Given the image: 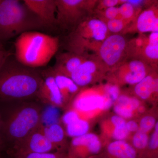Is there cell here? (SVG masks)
I'll list each match as a JSON object with an SVG mask.
<instances>
[{"mask_svg": "<svg viewBox=\"0 0 158 158\" xmlns=\"http://www.w3.org/2000/svg\"><path fill=\"white\" fill-rule=\"evenodd\" d=\"M118 15L117 19L124 21L128 25L138 16L141 11V9H136L135 7L128 1H125L118 7ZM127 25V26H128Z\"/></svg>", "mask_w": 158, "mask_h": 158, "instance_id": "obj_22", "label": "cell"}, {"mask_svg": "<svg viewBox=\"0 0 158 158\" xmlns=\"http://www.w3.org/2000/svg\"><path fill=\"white\" fill-rule=\"evenodd\" d=\"M110 71V69L96 55L92 54L71 75L69 78L81 88L104 77Z\"/></svg>", "mask_w": 158, "mask_h": 158, "instance_id": "obj_11", "label": "cell"}, {"mask_svg": "<svg viewBox=\"0 0 158 158\" xmlns=\"http://www.w3.org/2000/svg\"><path fill=\"white\" fill-rule=\"evenodd\" d=\"M44 131L58 152H62L60 147L65 138V132L60 125L54 123L48 126H43Z\"/></svg>", "mask_w": 158, "mask_h": 158, "instance_id": "obj_21", "label": "cell"}, {"mask_svg": "<svg viewBox=\"0 0 158 158\" xmlns=\"http://www.w3.org/2000/svg\"><path fill=\"white\" fill-rule=\"evenodd\" d=\"M127 40L122 34H110L99 44L94 55L112 70L126 59Z\"/></svg>", "mask_w": 158, "mask_h": 158, "instance_id": "obj_8", "label": "cell"}, {"mask_svg": "<svg viewBox=\"0 0 158 158\" xmlns=\"http://www.w3.org/2000/svg\"><path fill=\"white\" fill-rule=\"evenodd\" d=\"M43 81L36 97L44 103L54 107L63 106V101L54 77L48 70L42 73Z\"/></svg>", "mask_w": 158, "mask_h": 158, "instance_id": "obj_16", "label": "cell"}, {"mask_svg": "<svg viewBox=\"0 0 158 158\" xmlns=\"http://www.w3.org/2000/svg\"><path fill=\"white\" fill-rule=\"evenodd\" d=\"M106 23L109 32L112 34H121L128 25L124 21L117 18L107 21Z\"/></svg>", "mask_w": 158, "mask_h": 158, "instance_id": "obj_26", "label": "cell"}, {"mask_svg": "<svg viewBox=\"0 0 158 158\" xmlns=\"http://www.w3.org/2000/svg\"><path fill=\"white\" fill-rule=\"evenodd\" d=\"M110 34L106 23L93 15L70 32L67 49L69 52L77 53H88L92 44L103 41Z\"/></svg>", "mask_w": 158, "mask_h": 158, "instance_id": "obj_5", "label": "cell"}, {"mask_svg": "<svg viewBox=\"0 0 158 158\" xmlns=\"http://www.w3.org/2000/svg\"><path fill=\"white\" fill-rule=\"evenodd\" d=\"M42 124L19 143L15 144L12 154L44 153L58 152L45 135Z\"/></svg>", "mask_w": 158, "mask_h": 158, "instance_id": "obj_12", "label": "cell"}, {"mask_svg": "<svg viewBox=\"0 0 158 158\" xmlns=\"http://www.w3.org/2000/svg\"><path fill=\"white\" fill-rule=\"evenodd\" d=\"M158 122L155 126V131L152 134L149 142L148 146L150 149L152 151H154L157 149L158 147Z\"/></svg>", "mask_w": 158, "mask_h": 158, "instance_id": "obj_32", "label": "cell"}, {"mask_svg": "<svg viewBox=\"0 0 158 158\" xmlns=\"http://www.w3.org/2000/svg\"><path fill=\"white\" fill-rule=\"evenodd\" d=\"M153 69L152 67L138 59H126L116 68L110 70L107 77L116 83L135 85L142 81Z\"/></svg>", "mask_w": 158, "mask_h": 158, "instance_id": "obj_9", "label": "cell"}, {"mask_svg": "<svg viewBox=\"0 0 158 158\" xmlns=\"http://www.w3.org/2000/svg\"><path fill=\"white\" fill-rule=\"evenodd\" d=\"M129 133L126 126L116 127L113 130V136L116 141H124L128 136Z\"/></svg>", "mask_w": 158, "mask_h": 158, "instance_id": "obj_31", "label": "cell"}, {"mask_svg": "<svg viewBox=\"0 0 158 158\" xmlns=\"http://www.w3.org/2000/svg\"><path fill=\"white\" fill-rule=\"evenodd\" d=\"M116 102V103L127 106L133 111L138 109L140 106V102L138 99L126 95H119Z\"/></svg>", "mask_w": 158, "mask_h": 158, "instance_id": "obj_27", "label": "cell"}, {"mask_svg": "<svg viewBox=\"0 0 158 158\" xmlns=\"http://www.w3.org/2000/svg\"><path fill=\"white\" fill-rule=\"evenodd\" d=\"M149 139L147 133L138 130L133 138V144L135 149H144L148 144Z\"/></svg>", "mask_w": 158, "mask_h": 158, "instance_id": "obj_25", "label": "cell"}, {"mask_svg": "<svg viewBox=\"0 0 158 158\" xmlns=\"http://www.w3.org/2000/svg\"><path fill=\"white\" fill-rule=\"evenodd\" d=\"M105 158H138V153L125 141H115L108 145Z\"/></svg>", "mask_w": 158, "mask_h": 158, "instance_id": "obj_20", "label": "cell"}, {"mask_svg": "<svg viewBox=\"0 0 158 158\" xmlns=\"http://www.w3.org/2000/svg\"><path fill=\"white\" fill-rule=\"evenodd\" d=\"M23 2L46 27L56 25V0H24Z\"/></svg>", "mask_w": 158, "mask_h": 158, "instance_id": "obj_15", "label": "cell"}, {"mask_svg": "<svg viewBox=\"0 0 158 158\" xmlns=\"http://www.w3.org/2000/svg\"><path fill=\"white\" fill-rule=\"evenodd\" d=\"M156 123L155 118L152 116H144L140 121L139 130L147 133L155 127Z\"/></svg>", "mask_w": 158, "mask_h": 158, "instance_id": "obj_28", "label": "cell"}, {"mask_svg": "<svg viewBox=\"0 0 158 158\" xmlns=\"http://www.w3.org/2000/svg\"><path fill=\"white\" fill-rule=\"evenodd\" d=\"M12 55L10 51H6L5 49L0 51V67L5 62L8 57Z\"/></svg>", "mask_w": 158, "mask_h": 158, "instance_id": "obj_36", "label": "cell"}, {"mask_svg": "<svg viewBox=\"0 0 158 158\" xmlns=\"http://www.w3.org/2000/svg\"><path fill=\"white\" fill-rule=\"evenodd\" d=\"M48 70L55 78L62 95L63 105L70 100L78 93L80 87L77 85L70 78L57 73L52 68Z\"/></svg>", "mask_w": 158, "mask_h": 158, "instance_id": "obj_19", "label": "cell"}, {"mask_svg": "<svg viewBox=\"0 0 158 158\" xmlns=\"http://www.w3.org/2000/svg\"><path fill=\"white\" fill-rule=\"evenodd\" d=\"M114 111L117 116L124 119L131 118L133 116L134 112L127 106L118 103H116L114 106Z\"/></svg>", "mask_w": 158, "mask_h": 158, "instance_id": "obj_29", "label": "cell"}, {"mask_svg": "<svg viewBox=\"0 0 158 158\" xmlns=\"http://www.w3.org/2000/svg\"><path fill=\"white\" fill-rule=\"evenodd\" d=\"M46 28L25 6L18 0H1L0 39L6 40L29 31Z\"/></svg>", "mask_w": 158, "mask_h": 158, "instance_id": "obj_3", "label": "cell"}, {"mask_svg": "<svg viewBox=\"0 0 158 158\" xmlns=\"http://www.w3.org/2000/svg\"><path fill=\"white\" fill-rule=\"evenodd\" d=\"M157 69H153L142 81L136 84L134 92L142 100L148 99L154 94L157 93L158 80Z\"/></svg>", "mask_w": 158, "mask_h": 158, "instance_id": "obj_18", "label": "cell"}, {"mask_svg": "<svg viewBox=\"0 0 158 158\" xmlns=\"http://www.w3.org/2000/svg\"><path fill=\"white\" fill-rule=\"evenodd\" d=\"M43 81L42 73L23 65L11 55L0 67V99L15 100L36 97Z\"/></svg>", "mask_w": 158, "mask_h": 158, "instance_id": "obj_1", "label": "cell"}, {"mask_svg": "<svg viewBox=\"0 0 158 158\" xmlns=\"http://www.w3.org/2000/svg\"><path fill=\"white\" fill-rule=\"evenodd\" d=\"M102 144L98 136L92 133L74 137L71 143L67 158H88L100 152Z\"/></svg>", "mask_w": 158, "mask_h": 158, "instance_id": "obj_14", "label": "cell"}, {"mask_svg": "<svg viewBox=\"0 0 158 158\" xmlns=\"http://www.w3.org/2000/svg\"><path fill=\"white\" fill-rule=\"evenodd\" d=\"M41 121V107L35 104H26L15 110L3 121V135L17 144L39 127Z\"/></svg>", "mask_w": 158, "mask_h": 158, "instance_id": "obj_4", "label": "cell"}, {"mask_svg": "<svg viewBox=\"0 0 158 158\" xmlns=\"http://www.w3.org/2000/svg\"><path fill=\"white\" fill-rule=\"evenodd\" d=\"M111 120V122L115 127L124 126H126V122L124 118L117 115L112 116Z\"/></svg>", "mask_w": 158, "mask_h": 158, "instance_id": "obj_33", "label": "cell"}, {"mask_svg": "<svg viewBox=\"0 0 158 158\" xmlns=\"http://www.w3.org/2000/svg\"><path fill=\"white\" fill-rule=\"evenodd\" d=\"M90 54L77 53L68 51L56 56V62L52 69L57 73L70 77L71 75L85 62Z\"/></svg>", "mask_w": 158, "mask_h": 158, "instance_id": "obj_17", "label": "cell"}, {"mask_svg": "<svg viewBox=\"0 0 158 158\" xmlns=\"http://www.w3.org/2000/svg\"><path fill=\"white\" fill-rule=\"evenodd\" d=\"M78 118L79 116L76 112H70L65 115L64 117V120L65 122L69 124Z\"/></svg>", "mask_w": 158, "mask_h": 158, "instance_id": "obj_35", "label": "cell"}, {"mask_svg": "<svg viewBox=\"0 0 158 158\" xmlns=\"http://www.w3.org/2000/svg\"><path fill=\"white\" fill-rule=\"evenodd\" d=\"M14 158H67V154L62 152L44 153L12 154Z\"/></svg>", "mask_w": 158, "mask_h": 158, "instance_id": "obj_24", "label": "cell"}, {"mask_svg": "<svg viewBox=\"0 0 158 158\" xmlns=\"http://www.w3.org/2000/svg\"><path fill=\"white\" fill-rule=\"evenodd\" d=\"M56 25L72 32L93 15L96 0H56Z\"/></svg>", "mask_w": 158, "mask_h": 158, "instance_id": "obj_6", "label": "cell"}, {"mask_svg": "<svg viewBox=\"0 0 158 158\" xmlns=\"http://www.w3.org/2000/svg\"><path fill=\"white\" fill-rule=\"evenodd\" d=\"M3 121L0 116V152L2 148L3 141Z\"/></svg>", "mask_w": 158, "mask_h": 158, "instance_id": "obj_37", "label": "cell"}, {"mask_svg": "<svg viewBox=\"0 0 158 158\" xmlns=\"http://www.w3.org/2000/svg\"><path fill=\"white\" fill-rule=\"evenodd\" d=\"M109 85L110 84L82 90L74 99L75 106L84 112L110 109L114 102L109 92Z\"/></svg>", "mask_w": 158, "mask_h": 158, "instance_id": "obj_10", "label": "cell"}, {"mask_svg": "<svg viewBox=\"0 0 158 158\" xmlns=\"http://www.w3.org/2000/svg\"><path fill=\"white\" fill-rule=\"evenodd\" d=\"M1 0H0V2H1Z\"/></svg>", "mask_w": 158, "mask_h": 158, "instance_id": "obj_40", "label": "cell"}, {"mask_svg": "<svg viewBox=\"0 0 158 158\" xmlns=\"http://www.w3.org/2000/svg\"><path fill=\"white\" fill-rule=\"evenodd\" d=\"M3 50H4V49L3 48L1 44L0 43V51H2Z\"/></svg>", "mask_w": 158, "mask_h": 158, "instance_id": "obj_39", "label": "cell"}, {"mask_svg": "<svg viewBox=\"0 0 158 158\" xmlns=\"http://www.w3.org/2000/svg\"><path fill=\"white\" fill-rule=\"evenodd\" d=\"M157 32H158V9L156 3L141 11L122 32V34L133 33L144 34Z\"/></svg>", "mask_w": 158, "mask_h": 158, "instance_id": "obj_13", "label": "cell"}, {"mask_svg": "<svg viewBox=\"0 0 158 158\" xmlns=\"http://www.w3.org/2000/svg\"><path fill=\"white\" fill-rule=\"evenodd\" d=\"M141 60L158 69V32L148 35L139 34L138 37L128 41L126 59Z\"/></svg>", "mask_w": 158, "mask_h": 158, "instance_id": "obj_7", "label": "cell"}, {"mask_svg": "<svg viewBox=\"0 0 158 158\" xmlns=\"http://www.w3.org/2000/svg\"><path fill=\"white\" fill-rule=\"evenodd\" d=\"M15 59L23 65L37 68L47 65L59 47L57 37L36 31L21 34L15 42Z\"/></svg>", "mask_w": 158, "mask_h": 158, "instance_id": "obj_2", "label": "cell"}, {"mask_svg": "<svg viewBox=\"0 0 158 158\" xmlns=\"http://www.w3.org/2000/svg\"><path fill=\"white\" fill-rule=\"evenodd\" d=\"M89 127L88 122L79 118L68 124L67 133L73 138L79 137L87 134Z\"/></svg>", "mask_w": 158, "mask_h": 158, "instance_id": "obj_23", "label": "cell"}, {"mask_svg": "<svg viewBox=\"0 0 158 158\" xmlns=\"http://www.w3.org/2000/svg\"><path fill=\"white\" fill-rule=\"evenodd\" d=\"M126 127L129 132H136L139 130V125L134 120H130L126 122Z\"/></svg>", "mask_w": 158, "mask_h": 158, "instance_id": "obj_34", "label": "cell"}, {"mask_svg": "<svg viewBox=\"0 0 158 158\" xmlns=\"http://www.w3.org/2000/svg\"><path fill=\"white\" fill-rule=\"evenodd\" d=\"M138 112H140V113H142L144 112L145 109H144V106H139V107L138 108Z\"/></svg>", "mask_w": 158, "mask_h": 158, "instance_id": "obj_38", "label": "cell"}, {"mask_svg": "<svg viewBox=\"0 0 158 158\" xmlns=\"http://www.w3.org/2000/svg\"><path fill=\"white\" fill-rule=\"evenodd\" d=\"M125 1L118 0H103L98 1L94 11H101L110 7H116L117 5L125 2Z\"/></svg>", "mask_w": 158, "mask_h": 158, "instance_id": "obj_30", "label": "cell"}]
</instances>
